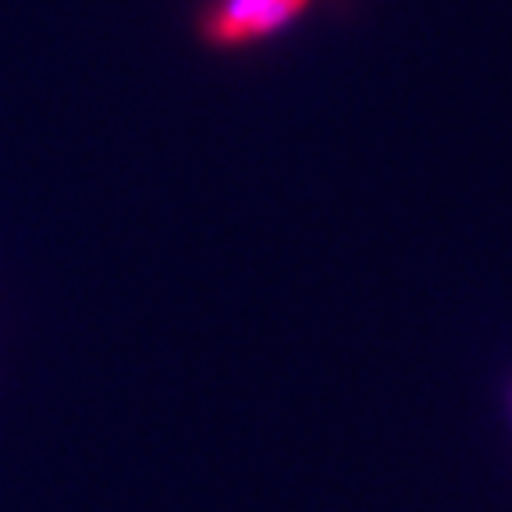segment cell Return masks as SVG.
<instances>
[{
    "label": "cell",
    "mask_w": 512,
    "mask_h": 512,
    "mask_svg": "<svg viewBox=\"0 0 512 512\" xmlns=\"http://www.w3.org/2000/svg\"><path fill=\"white\" fill-rule=\"evenodd\" d=\"M313 0H217L203 18V36L217 47H242L267 32L285 29Z\"/></svg>",
    "instance_id": "obj_1"
}]
</instances>
